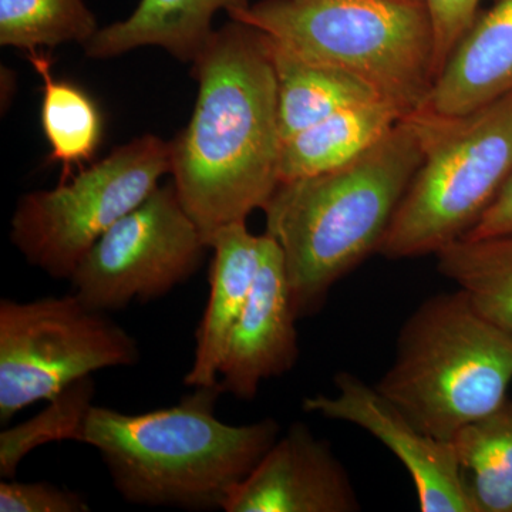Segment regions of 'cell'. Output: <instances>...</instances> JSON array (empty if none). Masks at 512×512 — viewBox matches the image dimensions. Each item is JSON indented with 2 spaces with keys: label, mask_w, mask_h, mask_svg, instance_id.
Returning a JSON list of instances; mask_svg holds the SVG:
<instances>
[{
  "label": "cell",
  "mask_w": 512,
  "mask_h": 512,
  "mask_svg": "<svg viewBox=\"0 0 512 512\" xmlns=\"http://www.w3.org/2000/svg\"><path fill=\"white\" fill-rule=\"evenodd\" d=\"M190 124L173 140V183L205 244L264 210L279 184L278 89L264 33L231 20L192 62Z\"/></svg>",
  "instance_id": "obj_1"
},
{
  "label": "cell",
  "mask_w": 512,
  "mask_h": 512,
  "mask_svg": "<svg viewBox=\"0 0 512 512\" xmlns=\"http://www.w3.org/2000/svg\"><path fill=\"white\" fill-rule=\"evenodd\" d=\"M421 158L419 127L406 116L345 167L278 184L262 211L298 319L316 315L340 279L379 254Z\"/></svg>",
  "instance_id": "obj_2"
},
{
  "label": "cell",
  "mask_w": 512,
  "mask_h": 512,
  "mask_svg": "<svg viewBox=\"0 0 512 512\" xmlns=\"http://www.w3.org/2000/svg\"><path fill=\"white\" fill-rule=\"evenodd\" d=\"M175 406L126 414L93 406L80 443L99 451L128 503L224 510L229 495L279 439L274 419L232 426L218 419L221 383L194 387Z\"/></svg>",
  "instance_id": "obj_3"
},
{
  "label": "cell",
  "mask_w": 512,
  "mask_h": 512,
  "mask_svg": "<svg viewBox=\"0 0 512 512\" xmlns=\"http://www.w3.org/2000/svg\"><path fill=\"white\" fill-rule=\"evenodd\" d=\"M512 335L484 318L467 293L426 299L400 329L393 365L376 389L439 440L508 399Z\"/></svg>",
  "instance_id": "obj_4"
},
{
  "label": "cell",
  "mask_w": 512,
  "mask_h": 512,
  "mask_svg": "<svg viewBox=\"0 0 512 512\" xmlns=\"http://www.w3.org/2000/svg\"><path fill=\"white\" fill-rule=\"evenodd\" d=\"M231 20L365 80L407 116L423 107L436 80L424 0H261Z\"/></svg>",
  "instance_id": "obj_5"
},
{
  "label": "cell",
  "mask_w": 512,
  "mask_h": 512,
  "mask_svg": "<svg viewBox=\"0 0 512 512\" xmlns=\"http://www.w3.org/2000/svg\"><path fill=\"white\" fill-rule=\"evenodd\" d=\"M423 158L379 254L420 258L466 237L512 174V92L457 117L409 114Z\"/></svg>",
  "instance_id": "obj_6"
},
{
  "label": "cell",
  "mask_w": 512,
  "mask_h": 512,
  "mask_svg": "<svg viewBox=\"0 0 512 512\" xmlns=\"http://www.w3.org/2000/svg\"><path fill=\"white\" fill-rule=\"evenodd\" d=\"M171 170L173 141L153 134L134 138L53 190L23 195L10 239L30 265L70 281L90 248Z\"/></svg>",
  "instance_id": "obj_7"
},
{
  "label": "cell",
  "mask_w": 512,
  "mask_h": 512,
  "mask_svg": "<svg viewBox=\"0 0 512 512\" xmlns=\"http://www.w3.org/2000/svg\"><path fill=\"white\" fill-rule=\"evenodd\" d=\"M140 360L136 339L79 296L0 302V421L76 380Z\"/></svg>",
  "instance_id": "obj_8"
},
{
  "label": "cell",
  "mask_w": 512,
  "mask_h": 512,
  "mask_svg": "<svg viewBox=\"0 0 512 512\" xmlns=\"http://www.w3.org/2000/svg\"><path fill=\"white\" fill-rule=\"evenodd\" d=\"M207 249L171 181L158 185L103 234L70 284L90 308L119 311L133 301L163 298L187 282L201 268Z\"/></svg>",
  "instance_id": "obj_9"
},
{
  "label": "cell",
  "mask_w": 512,
  "mask_h": 512,
  "mask_svg": "<svg viewBox=\"0 0 512 512\" xmlns=\"http://www.w3.org/2000/svg\"><path fill=\"white\" fill-rule=\"evenodd\" d=\"M336 396L306 397V413L355 424L402 461L416 487L421 512H471L461 483L453 441L424 433L376 386L353 373L335 376Z\"/></svg>",
  "instance_id": "obj_10"
},
{
  "label": "cell",
  "mask_w": 512,
  "mask_h": 512,
  "mask_svg": "<svg viewBox=\"0 0 512 512\" xmlns=\"http://www.w3.org/2000/svg\"><path fill=\"white\" fill-rule=\"evenodd\" d=\"M349 473L329 441L293 423L229 495L227 512H356Z\"/></svg>",
  "instance_id": "obj_11"
},
{
  "label": "cell",
  "mask_w": 512,
  "mask_h": 512,
  "mask_svg": "<svg viewBox=\"0 0 512 512\" xmlns=\"http://www.w3.org/2000/svg\"><path fill=\"white\" fill-rule=\"evenodd\" d=\"M296 320L284 252L265 232L255 284L221 363L224 393L252 400L264 380L291 372L299 359Z\"/></svg>",
  "instance_id": "obj_12"
},
{
  "label": "cell",
  "mask_w": 512,
  "mask_h": 512,
  "mask_svg": "<svg viewBox=\"0 0 512 512\" xmlns=\"http://www.w3.org/2000/svg\"><path fill=\"white\" fill-rule=\"evenodd\" d=\"M512 92V0L478 13L417 111L457 117Z\"/></svg>",
  "instance_id": "obj_13"
},
{
  "label": "cell",
  "mask_w": 512,
  "mask_h": 512,
  "mask_svg": "<svg viewBox=\"0 0 512 512\" xmlns=\"http://www.w3.org/2000/svg\"><path fill=\"white\" fill-rule=\"evenodd\" d=\"M264 235H254L247 222L228 225L211 239L210 296L197 332L194 363L185 376L190 387L220 382V367L229 339L244 311L261 265Z\"/></svg>",
  "instance_id": "obj_14"
},
{
  "label": "cell",
  "mask_w": 512,
  "mask_h": 512,
  "mask_svg": "<svg viewBox=\"0 0 512 512\" xmlns=\"http://www.w3.org/2000/svg\"><path fill=\"white\" fill-rule=\"evenodd\" d=\"M249 0H140L121 22L99 29L83 46L92 59H111L157 46L184 63H192L214 33L212 20L220 10L234 18Z\"/></svg>",
  "instance_id": "obj_15"
},
{
  "label": "cell",
  "mask_w": 512,
  "mask_h": 512,
  "mask_svg": "<svg viewBox=\"0 0 512 512\" xmlns=\"http://www.w3.org/2000/svg\"><path fill=\"white\" fill-rule=\"evenodd\" d=\"M407 114L386 100L332 114L282 143L279 183L338 170L383 140Z\"/></svg>",
  "instance_id": "obj_16"
},
{
  "label": "cell",
  "mask_w": 512,
  "mask_h": 512,
  "mask_svg": "<svg viewBox=\"0 0 512 512\" xmlns=\"http://www.w3.org/2000/svg\"><path fill=\"white\" fill-rule=\"evenodd\" d=\"M265 37L275 69L282 143L340 110L384 100L365 80L305 59Z\"/></svg>",
  "instance_id": "obj_17"
},
{
  "label": "cell",
  "mask_w": 512,
  "mask_h": 512,
  "mask_svg": "<svg viewBox=\"0 0 512 512\" xmlns=\"http://www.w3.org/2000/svg\"><path fill=\"white\" fill-rule=\"evenodd\" d=\"M451 441L471 512H512V400Z\"/></svg>",
  "instance_id": "obj_18"
},
{
  "label": "cell",
  "mask_w": 512,
  "mask_h": 512,
  "mask_svg": "<svg viewBox=\"0 0 512 512\" xmlns=\"http://www.w3.org/2000/svg\"><path fill=\"white\" fill-rule=\"evenodd\" d=\"M29 62L43 80L40 119L50 146L49 161L62 165L60 183L74 168L82 170L93 160L103 134V119L92 97L76 84L56 79L52 59L45 53H28Z\"/></svg>",
  "instance_id": "obj_19"
},
{
  "label": "cell",
  "mask_w": 512,
  "mask_h": 512,
  "mask_svg": "<svg viewBox=\"0 0 512 512\" xmlns=\"http://www.w3.org/2000/svg\"><path fill=\"white\" fill-rule=\"evenodd\" d=\"M436 258L440 274L466 292L484 318L512 335V234L461 238Z\"/></svg>",
  "instance_id": "obj_20"
},
{
  "label": "cell",
  "mask_w": 512,
  "mask_h": 512,
  "mask_svg": "<svg viewBox=\"0 0 512 512\" xmlns=\"http://www.w3.org/2000/svg\"><path fill=\"white\" fill-rule=\"evenodd\" d=\"M99 32L84 0H0V45L36 52L86 45Z\"/></svg>",
  "instance_id": "obj_21"
},
{
  "label": "cell",
  "mask_w": 512,
  "mask_h": 512,
  "mask_svg": "<svg viewBox=\"0 0 512 512\" xmlns=\"http://www.w3.org/2000/svg\"><path fill=\"white\" fill-rule=\"evenodd\" d=\"M92 376L69 384L50 399L49 406L32 419L0 433V477L15 478L23 458L55 441H79L84 423L93 407Z\"/></svg>",
  "instance_id": "obj_22"
},
{
  "label": "cell",
  "mask_w": 512,
  "mask_h": 512,
  "mask_svg": "<svg viewBox=\"0 0 512 512\" xmlns=\"http://www.w3.org/2000/svg\"><path fill=\"white\" fill-rule=\"evenodd\" d=\"M2 512H86L90 511L84 495L50 483H0Z\"/></svg>",
  "instance_id": "obj_23"
},
{
  "label": "cell",
  "mask_w": 512,
  "mask_h": 512,
  "mask_svg": "<svg viewBox=\"0 0 512 512\" xmlns=\"http://www.w3.org/2000/svg\"><path fill=\"white\" fill-rule=\"evenodd\" d=\"M424 3L433 29L437 79L448 57L477 19L481 0H424Z\"/></svg>",
  "instance_id": "obj_24"
},
{
  "label": "cell",
  "mask_w": 512,
  "mask_h": 512,
  "mask_svg": "<svg viewBox=\"0 0 512 512\" xmlns=\"http://www.w3.org/2000/svg\"><path fill=\"white\" fill-rule=\"evenodd\" d=\"M512 234V174L476 227L463 238H490Z\"/></svg>",
  "instance_id": "obj_25"
}]
</instances>
